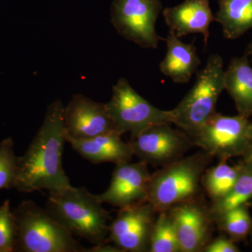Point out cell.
<instances>
[{"instance_id":"cell-25","label":"cell","mask_w":252,"mask_h":252,"mask_svg":"<svg viewBox=\"0 0 252 252\" xmlns=\"http://www.w3.org/2000/svg\"><path fill=\"white\" fill-rule=\"evenodd\" d=\"M240 248L231 238L220 236L209 242L204 248L203 252H239Z\"/></svg>"},{"instance_id":"cell-20","label":"cell","mask_w":252,"mask_h":252,"mask_svg":"<svg viewBox=\"0 0 252 252\" xmlns=\"http://www.w3.org/2000/svg\"><path fill=\"white\" fill-rule=\"evenodd\" d=\"M227 161L220 160L215 166L206 169L202 176L201 185L212 203L220 200L228 193L241 171L242 162L230 165Z\"/></svg>"},{"instance_id":"cell-8","label":"cell","mask_w":252,"mask_h":252,"mask_svg":"<svg viewBox=\"0 0 252 252\" xmlns=\"http://www.w3.org/2000/svg\"><path fill=\"white\" fill-rule=\"evenodd\" d=\"M162 10L160 0H113L111 22L127 40L144 49H157L162 38L156 24Z\"/></svg>"},{"instance_id":"cell-5","label":"cell","mask_w":252,"mask_h":252,"mask_svg":"<svg viewBox=\"0 0 252 252\" xmlns=\"http://www.w3.org/2000/svg\"><path fill=\"white\" fill-rule=\"evenodd\" d=\"M223 60L212 55L197 73L193 87L172 109V124L192 137L216 113L217 101L224 90Z\"/></svg>"},{"instance_id":"cell-29","label":"cell","mask_w":252,"mask_h":252,"mask_svg":"<svg viewBox=\"0 0 252 252\" xmlns=\"http://www.w3.org/2000/svg\"><path fill=\"white\" fill-rule=\"evenodd\" d=\"M247 205H248L249 207H252V200H251V201L249 202V203L247 204Z\"/></svg>"},{"instance_id":"cell-11","label":"cell","mask_w":252,"mask_h":252,"mask_svg":"<svg viewBox=\"0 0 252 252\" xmlns=\"http://www.w3.org/2000/svg\"><path fill=\"white\" fill-rule=\"evenodd\" d=\"M63 119L66 141L117 132L106 103L95 102L82 94L72 96L64 107Z\"/></svg>"},{"instance_id":"cell-7","label":"cell","mask_w":252,"mask_h":252,"mask_svg":"<svg viewBox=\"0 0 252 252\" xmlns=\"http://www.w3.org/2000/svg\"><path fill=\"white\" fill-rule=\"evenodd\" d=\"M252 122L243 116L215 113L191 137L193 145L221 160L243 157L248 148Z\"/></svg>"},{"instance_id":"cell-9","label":"cell","mask_w":252,"mask_h":252,"mask_svg":"<svg viewBox=\"0 0 252 252\" xmlns=\"http://www.w3.org/2000/svg\"><path fill=\"white\" fill-rule=\"evenodd\" d=\"M170 124L154 125L131 138L134 156L147 165L162 167L182 158L193 142L186 132L172 128Z\"/></svg>"},{"instance_id":"cell-14","label":"cell","mask_w":252,"mask_h":252,"mask_svg":"<svg viewBox=\"0 0 252 252\" xmlns=\"http://www.w3.org/2000/svg\"><path fill=\"white\" fill-rule=\"evenodd\" d=\"M162 16L169 31L178 37L199 33L207 45L210 24L215 21L210 0H185L182 4L162 10Z\"/></svg>"},{"instance_id":"cell-23","label":"cell","mask_w":252,"mask_h":252,"mask_svg":"<svg viewBox=\"0 0 252 252\" xmlns=\"http://www.w3.org/2000/svg\"><path fill=\"white\" fill-rule=\"evenodd\" d=\"M11 137L0 142V190L14 188L18 171V158Z\"/></svg>"},{"instance_id":"cell-24","label":"cell","mask_w":252,"mask_h":252,"mask_svg":"<svg viewBox=\"0 0 252 252\" xmlns=\"http://www.w3.org/2000/svg\"><path fill=\"white\" fill-rule=\"evenodd\" d=\"M17 226L14 212L6 200L0 206V252H15Z\"/></svg>"},{"instance_id":"cell-1","label":"cell","mask_w":252,"mask_h":252,"mask_svg":"<svg viewBox=\"0 0 252 252\" xmlns=\"http://www.w3.org/2000/svg\"><path fill=\"white\" fill-rule=\"evenodd\" d=\"M64 106L56 99L48 106L44 121L22 157L18 158L14 188L23 193L57 191L70 187L63 167Z\"/></svg>"},{"instance_id":"cell-27","label":"cell","mask_w":252,"mask_h":252,"mask_svg":"<svg viewBox=\"0 0 252 252\" xmlns=\"http://www.w3.org/2000/svg\"><path fill=\"white\" fill-rule=\"evenodd\" d=\"M243 159V161L252 164V124L251 130H250V140H249L248 148H247L245 153L244 154Z\"/></svg>"},{"instance_id":"cell-13","label":"cell","mask_w":252,"mask_h":252,"mask_svg":"<svg viewBox=\"0 0 252 252\" xmlns=\"http://www.w3.org/2000/svg\"><path fill=\"white\" fill-rule=\"evenodd\" d=\"M167 211L175 223L181 252H203L210 242L214 222L209 207L196 198L174 205Z\"/></svg>"},{"instance_id":"cell-16","label":"cell","mask_w":252,"mask_h":252,"mask_svg":"<svg viewBox=\"0 0 252 252\" xmlns=\"http://www.w3.org/2000/svg\"><path fill=\"white\" fill-rule=\"evenodd\" d=\"M165 41L167 53L160 63V72L177 84L189 82L200 64L194 41L185 44L174 32L169 31Z\"/></svg>"},{"instance_id":"cell-22","label":"cell","mask_w":252,"mask_h":252,"mask_svg":"<svg viewBox=\"0 0 252 252\" xmlns=\"http://www.w3.org/2000/svg\"><path fill=\"white\" fill-rule=\"evenodd\" d=\"M215 221L219 228L235 243L243 241L251 233L252 219L248 205H240L220 214Z\"/></svg>"},{"instance_id":"cell-12","label":"cell","mask_w":252,"mask_h":252,"mask_svg":"<svg viewBox=\"0 0 252 252\" xmlns=\"http://www.w3.org/2000/svg\"><path fill=\"white\" fill-rule=\"evenodd\" d=\"M151 175L147 164L140 160L117 164L108 189L96 197L119 209L147 201Z\"/></svg>"},{"instance_id":"cell-2","label":"cell","mask_w":252,"mask_h":252,"mask_svg":"<svg viewBox=\"0 0 252 252\" xmlns=\"http://www.w3.org/2000/svg\"><path fill=\"white\" fill-rule=\"evenodd\" d=\"M46 209L73 235L94 245L107 242L110 213L85 187L49 192Z\"/></svg>"},{"instance_id":"cell-18","label":"cell","mask_w":252,"mask_h":252,"mask_svg":"<svg viewBox=\"0 0 252 252\" xmlns=\"http://www.w3.org/2000/svg\"><path fill=\"white\" fill-rule=\"evenodd\" d=\"M219 10L215 21L220 23L223 35L235 39L252 29V0H217Z\"/></svg>"},{"instance_id":"cell-19","label":"cell","mask_w":252,"mask_h":252,"mask_svg":"<svg viewBox=\"0 0 252 252\" xmlns=\"http://www.w3.org/2000/svg\"><path fill=\"white\" fill-rule=\"evenodd\" d=\"M241 171L236 182L228 193L209 207L210 216L215 221L220 214L240 206L247 205L252 200V164L242 161Z\"/></svg>"},{"instance_id":"cell-26","label":"cell","mask_w":252,"mask_h":252,"mask_svg":"<svg viewBox=\"0 0 252 252\" xmlns=\"http://www.w3.org/2000/svg\"><path fill=\"white\" fill-rule=\"evenodd\" d=\"M89 252H121L120 250L114 245H107V243L102 245H94L93 248L88 249Z\"/></svg>"},{"instance_id":"cell-10","label":"cell","mask_w":252,"mask_h":252,"mask_svg":"<svg viewBox=\"0 0 252 252\" xmlns=\"http://www.w3.org/2000/svg\"><path fill=\"white\" fill-rule=\"evenodd\" d=\"M157 213L148 201L120 208L109 225L105 243H112L121 252H149Z\"/></svg>"},{"instance_id":"cell-15","label":"cell","mask_w":252,"mask_h":252,"mask_svg":"<svg viewBox=\"0 0 252 252\" xmlns=\"http://www.w3.org/2000/svg\"><path fill=\"white\" fill-rule=\"evenodd\" d=\"M72 149L94 164L131 162L134 154L130 143L122 140V135L112 132L84 140H67Z\"/></svg>"},{"instance_id":"cell-17","label":"cell","mask_w":252,"mask_h":252,"mask_svg":"<svg viewBox=\"0 0 252 252\" xmlns=\"http://www.w3.org/2000/svg\"><path fill=\"white\" fill-rule=\"evenodd\" d=\"M224 89L234 100L239 115L252 117V67L248 56L231 60L225 70Z\"/></svg>"},{"instance_id":"cell-4","label":"cell","mask_w":252,"mask_h":252,"mask_svg":"<svg viewBox=\"0 0 252 252\" xmlns=\"http://www.w3.org/2000/svg\"><path fill=\"white\" fill-rule=\"evenodd\" d=\"M13 212L17 226L15 252H87L46 208L34 202L24 200Z\"/></svg>"},{"instance_id":"cell-6","label":"cell","mask_w":252,"mask_h":252,"mask_svg":"<svg viewBox=\"0 0 252 252\" xmlns=\"http://www.w3.org/2000/svg\"><path fill=\"white\" fill-rule=\"evenodd\" d=\"M106 106L118 133L130 132L131 138L154 125L172 124L171 110L149 103L125 78H120L113 86L112 97Z\"/></svg>"},{"instance_id":"cell-21","label":"cell","mask_w":252,"mask_h":252,"mask_svg":"<svg viewBox=\"0 0 252 252\" xmlns=\"http://www.w3.org/2000/svg\"><path fill=\"white\" fill-rule=\"evenodd\" d=\"M152 234L149 252H181L175 223L169 212H158Z\"/></svg>"},{"instance_id":"cell-28","label":"cell","mask_w":252,"mask_h":252,"mask_svg":"<svg viewBox=\"0 0 252 252\" xmlns=\"http://www.w3.org/2000/svg\"><path fill=\"white\" fill-rule=\"evenodd\" d=\"M248 54L249 55H250V56H251L252 59V42L251 43V44H250V46H249Z\"/></svg>"},{"instance_id":"cell-3","label":"cell","mask_w":252,"mask_h":252,"mask_svg":"<svg viewBox=\"0 0 252 252\" xmlns=\"http://www.w3.org/2000/svg\"><path fill=\"white\" fill-rule=\"evenodd\" d=\"M213 157L202 151L181 158L151 175L147 201L160 212L198 196L202 176Z\"/></svg>"},{"instance_id":"cell-30","label":"cell","mask_w":252,"mask_h":252,"mask_svg":"<svg viewBox=\"0 0 252 252\" xmlns=\"http://www.w3.org/2000/svg\"><path fill=\"white\" fill-rule=\"evenodd\" d=\"M251 233H252V230H251Z\"/></svg>"}]
</instances>
